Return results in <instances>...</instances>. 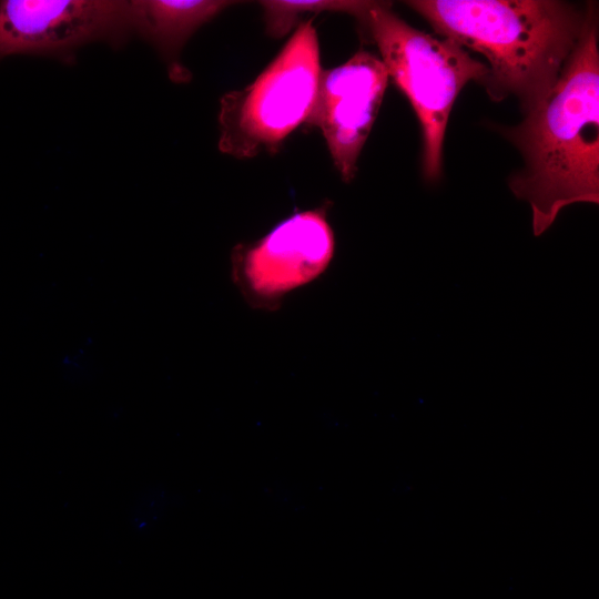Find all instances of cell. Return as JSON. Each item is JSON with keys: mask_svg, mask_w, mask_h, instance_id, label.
<instances>
[{"mask_svg": "<svg viewBox=\"0 0 599 599\" xmlns=\"http://www.w3.org/2000/svg\"><path fill=\"white\" fill-rule=\"evenodd\" d=\"M359 24L376 43L389 79L416 113L423 132V173L434 182L441 174L454 102L469 81L481 84L488 68L456 41L413 28L387 2L373 1Z\"/></svg>", "mask_w": 599, "mask_h": 599, "instance_id": "3957f363", "label": "cell"}, {"mask_svg": "<svg viewBox=\"0 0 599 599\" xmlns=\"http://www.w3.org/2000/svg\"><path fill=\"white\" fill-rule=\"evenodd\" d=\"M235 3L227 0H133L130 1L133 31L156 50L173 83H187L192 73L181 61L184 45L200 28Z\"/></svg>", "mask_w": 599, "mask_h": 599, "instance_id": "ba28073f", "label": "cell"}, {"mask_svg": "<svg viewBox=\"0 0 599 599\" xmlns=\"http://www.w3.org/2000/svg\"><path fill=\"white\" fill-rule=\"evenodd\" d=\"M524 165L508 179L530 204L539 236L573 203H599L598 12L588 2L579 40L548 98L517 125L500 129Z\"/></svg>", "mask_w": 599, "mask_h": 599, "instance_id": "6da1fadb", "label": "cell"}, {"mask_svg": "<svg viewBox=\"0 0 599 599\" xmlns=\"http://www.w3.org/2000/svg\"><path fill=\"white\" fill-rule=\"evenodd\" d=\"M133 33L130 1L0 0V61L27 54L73 65L83 45L118 50Z\"/></svg>", "mask_w": 599, "mask_h": 599, "instance_id": "8992f818", "label": "cell"}, {"mask_svg": "<svg viewBox=\"0 0 599 599\" xmlns=\"http://www.w3.org/2000/svg\"><path fill=\"white\" fill-rule=\"evenodd\" d=\"M434 30L483 54L493 101L515 95L526 114L556 85L581 34L586 8L558 0H413Z\"/></svg>", "mask_w": 599, "mask_h": 599, "instance_id": "7a4b0ae2", "label": "cell"}, {"mask_svg": "<svg viewBox=\"0 0 599 599\" xmlns=\"http://www.w3.org/2000/svg\"><path fill=\"white\" fill-rule=\"evenodd\" d=\"M388 80L380 58L366 50L321 72L307 125L322 132L333 164L345 183H351L357 173V161L378 114Z\"/></svg>", "mask_w": 599, "mask_h": 599, "instance_id": "52a82bcc", "label": "cell"}, {"mask_svg": "<svg viewBox=\"0 0 599 599\" xmlns=\"http://www.w3.org/2000/svg\"><path fill=\"white\" fill-rule=\"evenodd\" d=\"M373 1L361 0H264L260 1L263 11L265 32L278 39L286 35L308 14L322 12L344 13L357 21L367 12Z\"/></svg>", "mask_w": 599, "mask_h": 599, "instance_id": "9c48e42d", "label": "cell"}, {"mask_svg": "<svg viewBox=\"0 0 599 599\" xmlns=\"http://www.w3.org/2000/svg\"><path fill=\"white\" fill-rule=\"evenodd\" d=\"M314 18L302 21L282 50L242 89L220 100L219 151L235 159L274 154L313 112L322 72Z\"/></svg>", "mask_w": 599, "mask_h": 599, "instance_id": "277c9868", "label": "cell"}, {"mask_svg": "<svg viewBox=\"0 0 599 599\" xmlns=\"http://www.w3.org/2000/svg\"><path fill=\"white\" fill-rule=\"evenodd\" d=\"M325 206L295 212L257 240L234 247V283L253 307L273 309L292 292L317 280L335 255Z\"/></svg>", "mask_w": 599, "mask_h": 599, "instance_id": "5b68a950", "label": "cell"}]
</instances>
